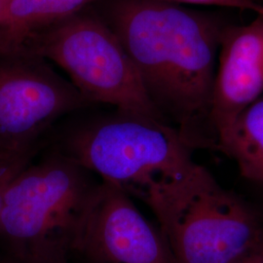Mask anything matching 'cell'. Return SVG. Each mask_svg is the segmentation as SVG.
Returning <instances> with one entry per match:
<instances>
[{
	"label": "cell",
	"instance_id": "obj_3",
	"mask_svg": "<svg viewBox=\"0 0 263 263\" xmlns=\"http://www.w3.org/2000/svg\"><path fill=\"white\" fill-rule=\"evenodd\" d=\"M12 179L0 212V243L23 263H69L101 179L43 148Z\"/></svg>",
	"mask_w": 263,
	"mask_h": 263
},
{
	"label": "cell",
	"instance_id": "obj_12",
	"mask_svg": "<svg viewBox=\"0 0 263 263\" xmlns=\"http://www.w3.org/2000/svg\"><path fill=\"white\" fill-rule=\"evenodd\" d=\"M163 2L174 4H191V5H204L216 6L222 8L242 10L253 12L256 16L263 17V4L254 0H159Z\"/></svg>",
	"mask_w": 263,
	"mask_h": 263
},
{
	"label": "cell",
	"instance_id": "obj_8",
	"mask_svg": "<svg viewBox=\"0 0 263 263\" xmlns=\"http://www.w3.org/2000/svg\"><path fill=\"white\" fill-rule=\"evenodd\" d=\"M211 125L219 133L263 94V17L229 24L220 39Z\"/></svg>",
	"mask_w": 263,
	"mask_h": 263
},
{
	"label": "cell",
	"instance_id": "obj_10",
	"mask_svg": "<svg viewBox=\"0 0 263 263\" xmlns=\"http://www.w3.org/2000/svg\"><path fill=\"white\" fill-rule=\"evenodd\" d=\"M216 142L235 162L243 178L263 184V96L219 133Z\"/></svg>",
	"mask_w": 263,
	"mask_h": 263
},
{
	"label": "cell",
	"instance_id": "obj_16",
	"mask_svg": "<svg viewBox=\"0 0 263 263\" xmlns=\"http://www.w3.org/2000/svg\"><path fill=\"white\" fill-rule=\"evenodd\" d=\"M254 1H256V2H258L260 4H263V0H254Z\"/></svg>",
	"mask_w": 263,
	"mask_h": 263
},
{
	"label": "cell",
	"instance_id": "obj_13",
	"mask_svg": "<svg viewBox=\"0 0 263 263\" xmlns=\"http://www.w3.org/2000/svg\"><path fill=\"white\" fill-rule=\"evenodd\" d=\"M236 263H263V241Z\"/></svg>",
	"mask_w": 263,
	"mask_h": 263
},
{
	"label": "cell",
	"instance_id": "obj_15",
	"mask_svg": "<svg viewBox=\"0 0 263 263\" xmlns=\"http://www.w3.org/2000/svg\"><path fill=\"white\" fill-rule=\"evenodd\" d=\"M0 263H23V262H20V261H16V260H13V259H11V258H7V259H5V260H3V261H0Z\"/></svg>",
	"mask_w": 263,
	"mask_h": 263
},
{
	"label": "cell",
	"instance_id": "obj_2",
	"mask_svg": "<svg viewBox=\"0 0 263 263\" xmlns=\"http://www.w3.org/2000/svg\"><path fill=\"white\" fill-rule=\"evenodd\" d=\"M102 106H89L62 119L48 135L44 148L141 201L154 184L179 178L196 164L192 148L174 127Z\"/></svg>",
	"mask_w": 263,
	"mask_h": 263
},
{
	"label": "cell",
	"instance_id": "obj_1",
	"mask_svg": "<svg viewBox=\"0 0 263 263\" xmlns=\"http://www.w3.org/2000/svg\"><path fill=\"white\" fill-rule=\"evenodd\" d=\"M93 7L122 42L164 120L192 149L205 145L220 39L230 23L159 0H98Z\"/></svg>",
	"mask_w": 263,
	"mask_h": 263
},
{
	"label": "cell",
	"instance_id": "obj_7",
	"mask_svg": "<svg viewBox=\"0 0 263 263\" xmlns=\"http://www.w3.org/2000/svg\"><path fill=\"white\" fill-rule=\"evenodd\" d=\"M71 260L78 263H175L161 230L130 196L101 181L80 226Z\"/></svg>",
	"mask_w": 263,
	"mask_h": 263
},
{
	"label": "cell",
	"instance_id": "obj_9",
	"mask_svg": "<svg viewBox=\"0 0 263 263\" xmlns=\"http://www.w3.org/2000/svg\"><path fill=\"white\" fill-rule=\"evenodd\" d=\"M98 0H8L0 16V53L18 52L26 39Z\"/></svg>",
	"mask_w": 263,
	"mask_h": 263
},
{
	"label": "cell",
	"instance_id": "obj_11",
	"mask_svg": "<svg viewBox=\"0 0 263 263\" xmlns=\"http://www.w3.org/2000/svg\"><path fill=\"white\" fill-rule=\"evenodd\" d=\"M36 157L37 155H12L0 152V212L12 179Z\"/></svg>",
	"mask_w": 263,
	"mask_h": 263
},
{
	"label": "cell",
	"instance_id": "obj_14",
	"mask_svg": "<svg viewBox=\"0 0 263 263\" xmlns=\"http://www.w3.org/2000/svg\"><path fill=\"white\" fill-rule=\"evenodd\" d=\"M7 1H8V0H0V16H1L3 10L5 8V5H6Z\"/></svg>",
	"mask_w": 263,
	"mask_h": 263
},
{
	"label": "cell",
	"instance_id": "obj_4",
	"mask_svg": "<svg viewBox=\"0 0 263 263\" xmlns=\"http://www.w3.org/2000/svg\"><path fill=\"white\" fill-rule=\"evenodd\" d=\"M175 263H236L263 241L254 211L202 165L154 184L142 200Z\"/></svg>",
	"mask_w": 263,
	"mask_h": 263
},
{
	"label": "cell",
	"instance_id": "obj_5",
	"mask_svg": "<svg viewBox=\"0 0 263 263\" xmlns=\"http://www.w3.org/2000/svg\"><path fill=\"white\" fill-rule=\"evenodd\" d=\"M20 51L62 67L91 104L168 124L151 103L122 42L93 5L31 34Z\"/></svg>",
	"mask_w": 263,
	"mask_h": 263
},
{
	"label": "cell",
	"instance_id": "obj_6",
	"mask_svg": "<svg viewBox=\"0 0 263 263\" xmlns=\"http://www.w3.org/2000/svg\"><path fill=\"white\" fill-rule=\"evenodd\" d=\"M91 104L45 59L0 53V152L38 155L50 132Z\"/></svg>",
	"mask_w": 263,
	"mask_h": 263
}]
</instances>
